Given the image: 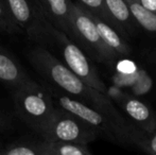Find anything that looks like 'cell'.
Instances as JSON below:
<instances>
[{
  "instance_id": "1",
  "label": "cell",
  "mask_w": 156,
  "mask_h": 155,
  "mask_svg": "<svg viewBox=\"0 0 156 155\" xmlns=\"http://www.w3.org/2000/svg\"><path fill=\"white\" fill-rule=\"evenodd\" d=\"M28 58L32 66L43 78L55 85L66 95L76 98L104 114L121 132L126 143L135 145L136 141L144 135L137 125L132 121H127L118 112L114 102L105 93L87 85L44 46H37L30 50Z\"/></svg>"
},
{
  "instance_id": "2",
  "label": "cell",
  "mask_w": 156,
  "mask_h": 155,
  "mask_svg": "<svg viewBox=\"0 0 156 155\" xmlns=\"http://www.w3.org/2000/svg\"><path fill=\"white\" fill-rule=\"evenodd\" d=\"M14 88L15 113L33 132L39 135L55 111L53 97L32 79Z\"/></svg>"
},
{
  "instance_id": "3",
  "label": "cell",
  "mask_w": 156,
  "mask_h": 155,
  "mask_svg": "<svg viewBox=\"0 0 156 155\" xmlns=\"http://www.w3.org/2000/svg\"><path fill=\"white\" fill-rule=\"evenodd\" d=\"M46 44H54L56 46V48L60 50V53L62 54L63 63L74 75L93 88L105 93L106 86L85 52L78 44L68 37L67 34L56 29L48 20H46L45 23V39L43 45Z\"/></svg>"
},
{
  "instance_id": "4",
  "label": "cell",
  "mask_w": 156,
  "mask_h": 155,
  "mask_svg": "<svg viewBox=\"0 0 156 155\" xmlns=\"http://www.w3.org/2000/svg\"><path fill=\"white\" fill-rule=\"evenodd\" d=\"M70 38L101 63H112L119 56L103 41L90 13L80 3H70Z\"/></svg>"
},
{
  "instance_id": "5",
  "label": "cell",
  "mask_w": 156,
  "mask_h": 155,
  "mask_svg": "<svg viewBox=\"0 0 156 155\" xmlns=\"http://www.w3.org/2000/svg\"><path fill=\"white\" fill-rule=\"evenodd\" d=\"M39 136L49 141H67L82 145H89L100 138L99 133L89 124L58 106L55 107Z\"/></svg>"
},
{
  "instance_id": "6",
  "label": "cell",
  "mask_w": 156,
  "mask_h": 155,
  "mask_svg": "<svg viewBox=\"0 0 156 155\" xmlns=\"http://www.w3.org/2000/svg\"><path fill=\"white\" fill-rule=\"evenodd\" d=\"M52 97L55 99L58 107L68 111L71 114L82 119L87 124H89L99 133L100 137H104L114 143H126L123 135L118 130L117 126L104 114L97 111L93 106L88 105L76 98L70 97L66 93H63V95L55 93Z\"/></svg>"
},
{
  "instance_id": "7",
  "label": "cell",
  "mask_w": 156,
  "mask_h": 155,
  "mask_svg": "<svg viewBox=\"0 0 156 155\" xmlns=\"http://www.w3.org/2000/svg\"><path fill=\"white\" fill-rule=\"evenodd\" d=\"M12 18L30 39L43 45L46 17L33 0H3Z\"/></svg>"
},
{
  "instance_id": "8",
  "label": "cell",
  "mask_w": 156,
  "mask_h": 155,
  "mask_svg": "<svg viewBox=\"0 0 156 155\" xmlns=\"http://www.w3.org/2000/svg\"><path fill=\"white\" fill-rule=\"evenodd\" d=\"M124 114L144 134H151L156 130V114L151 106L138 99L136 96L124 93L115 101Z\"/></svg>"
},
{
  "instance_id": "9",
  "label": "cell",
  "mask_w": 156,
  "mask_h": 155,
  "mask_svg": "<svg viewBox=\"0 0 156 155\" xmlns=\"http://www.w3.org/2000/svg\"><path fill=\"white\" fill-rule=\"evenodd\" d=\"M49 23L70 36V0H33Z\"/></svg>"
},
{
  "instance_id": "10",
  "label": "cell",
  "mask_w": 156,
  "mask_h": 155,
  "mask_svg": "<svg viewBox=\"0 0 156 155\" xmlns=\"http://www.w3.org/2000/svg\"><path fill=\"white\" fill-rule=\"evenodd\" d=\"M112 21L117 30L126 37L136 31L138 23L129 8L126 0H103Z\"/></svg>"
},
{
  "instance_id": "11",
  "label": "cell",
  "mask_w": 156,
  "mask_h": 155,
  "mask_svg": "<svg viewBox=\"0 0 156 155\" xmlns=\"http://www.w3.org/2000/svg\"><path fill=\"white\" fill-rule=\"evenodd\" d=\"M89 12V11H88ZM90 13V12H89ZM94 23H96L98 31L100 33L103 41L117 54L118 56H126L131 53V47L125 41V37L118 31L116 28H114L111 23L103 20L102 18L98 17L97 15L90 13Z\"/></svg>"
},
{
  "instance_id": "12",
  "label": "cell",
  "mask_w": 156,
  "mask_h": 155,
  "mask_svg": "<svg viewBox=\"0 0 156 155\" xmlns=\"http://www.w3.org/2000/svg\"><path fill=\"white\" fill-rule=\"evenodd\" d=\"M30 79L20 64L3 48H0V81L16 87Z\"/></svg>"
},
{
  "instance_id": "13",
  "label": "cell",
  "mask_w": 156,
  "mask_h": 155,
  "mask_svg": "<svg viewBox=\"0 0 156 155\" xmlns=\"http://www.w3.org/2000/svg\"><path fill=\"white\" fill-rule=\"evenodd\" d=\"M0 155H45L44 139L20 138L0 149Z\"/></svg>"
},
{
  "instance_id": "14",
  "label": "cell",
  "mask_w": 156,
  "mask_h": 155,
  "mask_svg": "<svg viewBox=\"0 0 156 155\" xmlns=\"http://www.w3.org/2000/svg\"><path fill=\"white\" fill-rule=\"evenodd\" d=\"M45 155H91L88 145L67 141H49L44 139Z\"/></svg>"
},
{
  "instance_id": "15",
  "label": "cell",
  "mask_w": 156,
  "mask_h": 155,
  "mask_svg": "<svg viewBox=\"0 0 156 155\" xmlns=\"http://www.w3.org/2000/svg\"><path fill=\"white\" fill-rule=\"evenodd\" d=\"M127 4L138 26L150 33L156 34V14L149 12L136 1H127Z\"/></svg>"
},
{
  "instance_id": "16",
  "label": "cell",
  "mask_w": 156,
  "mask_h": 155,
  "mask_svg": "<svg viewBox=\"0 0 156 155\" xmlns=\"http://www.w3.org/2000/svg\"><path fill=\"white\" fill-rule=\"evenodd\" d=\"M152 86H153L152 78L147 72L146 69L140 68L137 79H136L134 84L129 88L132 90V93L134 96H136V97H138V96L147 95L152 89Z\"/></svg>"
},
{
  "instance_id": "17",
  "label": "cell",
  "mask_w": 156,
  "mask_h": 155,
  "mask_svg": "<svg viewBox=\"0 0 156 155\" xmlns=\"http://www.w3.org/2000/svg\"><path fill=\"white\" fill-rule=\"evenodd\" d=\"M0 31L9 34L20 33L23 31L12 18L3 0H0Z\"/></svg>"
},
{
  "instance_id": "18",
  "label": "cell",
  "mask_w": 156,
  "mask_h": 155,
  "mask_svg": "<svg viewBox=\"0 0 156 155\" xmlns=\"http://www.w3.org/2000/svg\"><path fill=\"white\" fill-rule=\"evenodd\" d=\"M78 1H79L78 3H80L81 5L86 9L87 11H89L90 13L97 15L98 17L102 18L103 20L111 23L114 28H116L115 25L113 23V21H112L111 17H109L108 13H107L103 0H78ZM116 29H117V28H116Z\"/></svg>"
},
{
  "instance_id": "19",
  "label": "cell",
  "mask_w": 156,
  "mask_h": 155,
  "mask_svg": "<svg viewBox=\"0 0 156 155\" xmlns=\"http://www.w3.org/2000/svg\"><path fill=\"white\" fill-rule=\"evenodd\" d=\"M138 72H139V69H136L135 71H132V72H122V71L117 70L113 76L114 85L120 87V88L131 87L137 79Z\"/></svg>"
},
{
  "instance_id": "20",
  "label": "cell",
  "mask_w": 156,
  "mask_h": 155,
  "mask_svg": "<svg viewBox=\"0 0 156 155\" xmlns=\"http://www.w3.org/2000/svg\"><path fill=\"white\" fill-rule=\"evenodd\" d=\"M135 146H137L146 153L156 155V130L151 134H146L144 137L138 139Z\"/></svg>"
},
{
  "instance_id": "21",
  "label": "cell",
  "mask_w": 156,
  "mask_h": 155,
  "mask_svg": "<svg viewBox=\"0 0 156 155\" xmlns=\"http://www.w3.org/2000/svg\"><path fill=\"white\" fill-rule=\"evenodd\" d=\"M14 130V119L9 113L0 108V133L11 132Z\"/></svg>"
},
{
  "instance_id": "22",
  "label": "cell",
  "mask_w": 156,
  "mask_h": 155,
  "mask_svg": "<svg viewBox=\"0 0 156 155\" xmlns=\"http://www.w3.org/2000/svg\"><path fill=\"white\" fill-rule=\"evenodd\" d=\"M137 2L149 12L156 14V0H138Z\"/></svg>"
},
{
  "instance_id": "23",
  "label": "cell",
  "mask_w": 156,
  "mask_h": 155,
  "mask_svg": "<svg viewBox=\"0 0 156 155\" xmlns=\"http://www.w3.org/2000/svg\"><path fill=\"white\" fill-rule=\"evenodd\" d=\"M2 147H3V143H2V141L0 140V149H1Z\"/></svg>"
},
{
  "instance_id": "24",
  "label": "cell",
  "mask_w": 156,
  "mask_h": 155,
  "mask_svg": "<svg viewBox=\"0 0 156 155\" xmlns=\"http://www.w3.org/2000/svg\"><path fill=\"white\" fill-rule=\"evenodd\" d=\"M126 1H136V2H137L138 0H126Z\"/></svg>"
},
{
  "instance_id": "25",
  "label": "cell",
  "mask_w": 156,
  "mask_h": 155,
  "mask_svg": "<svg viewBox=\"0 0 156 155\" xmlns=\"http://www.w3.org/2000/svg\"><path fill=\"white\" fill-rule=\"evenodd\" d=\"M0 48H2V46H1V45H0Z\"/></svg>"
}]
</instances>
